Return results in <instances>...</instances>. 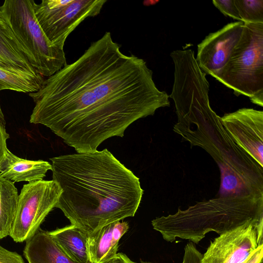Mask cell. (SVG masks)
Listing matches in <instances>:
<instances>
[{
    "label": "cell",
    "instance_id": "8fae6325",
    "mask_svg": "<svg viewBox=\"0 0 263 263\" xmlns=\"http://www.w3.org/2000/svg\"><path fill=\"white\" fill-rule=\"evenodd\" d=\"M129 229L126 221L110 223L88 237L87 248L92 263H108L117 254L119 240Z\"/></svg>",
    "mask_w": 263,
    "mask_h": 263
},
{
    "label": "cell",
    "instance_id": "e0dca14e",
    "mask_svg": "<svg viewBox=\"0 0 263 263\" xmlns=\"http://www.w3.org/2000/svg\"><path fill=\"white\" fill-rule=\"evenodd\" d=\"M17 190L14 182L0 176V239L10 235L14 220Z\"/></svg>",
    "mask_w": 263,
    "mask_h": 263
},
{
    "label": "cell",
    "instance_id": "ba28073f",
    "mask_svg": "<svg viewBox=\"0 0 263 263\" xmlns=\"http://www.w3.org/2000/svg\"><path fill=\"white\" fill-rule=\"evenodd\" d=\"M220 119L234 143L263 167V111L243 108Z\"/></svg>",
    "mask_w": 263,
    "mask_h": 263
},
{
    "label": "cell",
    "instance_id": "ffe728a7",
    "mask_svg": "<svg viewBox=\"0 0 263 263\" xmlns=\"http://www.w3.org/2000/svg\"><path fill=\"white\" fill-rule=\"evenodd\" d=\"M203 254L197 249L193 242L188 243L184 247L182 263H202ZM142 263H152L142 261Z\"/></svg>",
    "mask_w": 263,
    "mask_h": 263
},
{
    "label": "cell",
    "instance_id": "9c48e42d",
    "mask_svg": "<svg viewBox=\"0 0 263 263\" xmlns=\"http://www.w3.org/2000/svg\"><path fill=\"white\" fill-rule=\"evenodd\" d=\"M258 246L256 228L246 224L211 241L202 263H246Z\"/></svg>",
    "mask_w": 263,
    "mask_h": 263
},
{
    "label": "cell",
    "instance_id": "7402d4cb",
    "mask_svg": "<svg viewBox=\"0 0 263 263\" xmlns=\"http://www.w3.org/2000/svg\"><path fill=\"white\" fill-rule=\"evenodd\" d=\"M0 263H25L22 256L16 252L9 251L0 245Z\"/></svg>",
    "mask_w": 263,
    "mask_h": 263
},
{
    "label": "cell",
    "instance_id": "9a60e30c",
    "mask_svg": "<svg viewBox=\"0 0 263 263\" xmlns=\"http://www.w3.org/2000/svg\"><path fill=\"white\" fill-rule=\"evenodd\" d=\"M0 65L35 72L0 9ZM36 73V72H35Z\"/></svg>",
    "mask_w": 263,
    "mask_h": 263
},
{
    "label": "cell",
    "instance_id": "3957f363",
    "mask_svg": "<svg viewBox=\"0 0 263 263\" xmlns=\"http://www.w3.org/2000/svg\"><path fill=\"white\" fill-rule=\"evenodd\" d=\"M246 224L256 228L258 245L262 244L263 194L219 196L152 221L165 240L179 238L196 243L209 232L220 235Z\"/></svg>",
    "mask_w": 263,
    "mask_h": 263
},
{
    "label": "cell",
    "instance_id": "603a6c76",
    "mask_svg": "<svg viewBox=\"0 0 263 263\" xmlns=\"http://www.w3.org/2000/svg\"><path fill=\"white\" fill-rule=\"evenodd\" d=\"M263 256V244L259 245L256 251L246 263H261Z\"/></svg>",
    "mask_w": 263,
    "mask_h": 263
},
{
    "label": "cell",
    "instance_id": "7c38bea8",
    "mask_svg": "<svg viewBox=\"0 0 263 263\" xmlns=\"http://www.w3.org/2000/svg\"><path fill=\"white\" fill-rule=\"evenodd\" d=\"M51 167V164L47 161L23 159L8 149L0 163V176L13 182H31L43 180Z\"/></svg>",
    "mask_w": 263,
    "mask_h": 263
},
{
    "label": "cell",
    "instance_id": "5bb4252c",
    "mask_svg": "<svg viewBox=\"0 0 263 263\" xmlns=\"http://www.w3.org/2000/svg\"><path fill=\"white\" fill-rule=\"evenodd\" d=\"M48 232L62 252L70 260L77 263L90 261L88 236L80 228L71 224Z\"/></svg>",
    "mask_w": 263,
    "mask_h": 263
},
{
    "label": "cell",
    "instance_id": "7a4b0ae2",
    "mask_svg": "<svg viewBox=\"0 0 263 263\" xmlns=\"http://www.w3.org/2000/svg\"><path fill=\"white\" fill-rule=\"evenodd\" d=\"M50 160L52 180L62 190L55 208L88 237L134 216L143 194L139 179L108 150Z\"/></svg>",
    "mask_w": 263,
    "mask_h": 263
},
{
    "label": "cell",
    "instance_id": "5b68a950",
    "mask_svg": "<svg viewBox=\"0 0 263 263\" xmlns=\"http://www.w3.org/2000/svg\"><path fill=\"white\" fill-rule=\"evenodd\" d=\"M33 0H6L0 9L34 71L49 77L66 64L64 50L52 45L35 15Z\"/></svg>",
    "mask_w": 263,
    "mask_h": 263
},
{
    "label": "cell",
    "instance_id": "d6986e66",
    "mask_svg": "<svg viewBox=\"0 0 263 263\" xmlns=\"http://www.w3.org/2000/svg\"><path fill=\"white\" fill-rule=\"evenodd\" d=\"M213 5L224 15L241 21L234 0H214Z\"/></svg>",
    "mask_w": 263,
    "mask_h": 263
},
{
    "label": "cell",
    "instance_id": "30bf717a",
    "mask_svg": "<svg viewBox=\"0 0 263 263\" xmlns=\"http://www.w3.org/2000/svg\"><path fill=\"white\" fill-rule=\"evenodd\" d=\"M243 25L241 21L229 23L198 44L195 58L203 72L214 77L225 65L241 37Z\"/></svg>",
    "mask_w": 263,
    "mask_h": 263
},
{
    "label": "cell",
    "instance_id": "6da1fadb",
    "mask_svg": "<svg viewBox=\"0 0 263 263\" xmlns=\"http://www.w3.org/2000/svg\"><path fill=\"white\" fill-rule=\"evenodd\" d=\"M106 32L76 61L29 93L35 106L30 122L48 127L77 153L91 152L105 140L122 137L136 121L169 106L146 62L127 55Z\"/></svg>",
    "mask_w": 263,
    "mask_h": 263
},
{
    "label": "cell",
    "instance_id": "277c9868",
    "mask_svg": "<svg viewBox=\"0 0 263 263\" xmlns=\"http://www.w3.org/2000/svg\"><path fill=\"white\" fill-rule=\"evenodd\" d=\"M214 78L236 96L263 106V23H244L227 63Z\"/></svg>",
    "mask_w": 263,
    "mask_h": 263
},
{
    "label": "cell",
    "instance_id": "4fadbf2b",
    "mask_svg": "<svg viewBox=\"0 0 263 263\" xmlns=\"http://www.w3.org/2000/svg\"><path fill=\"white\" fill-rule=\"evenodd\" d=\"M23 253L28 263H77L62 252L48 231L40 229L26 241Z\"/></svg>",
    "mask_w": 263,
    "mask_h": 263
},
{
    "label": "cell",
    "instance_id": "ac0fdd59",
    "mask_svg": "<svg viewBox=\"0 0 263 263\" xmlns=\"http://www.w3.org/2000/svg\"><path fill=\"white\" fill-rule=\"evenodd\" d=\"M241 21L263 23V0H234Z\"/></svg>",
    "mask_w": 263,
    "mask_h": 263
},
{
    "label": "cell",
    "instance_id": "cb8c5ba5",
    "mask_svg": "<svg viewBox=\"0 0 263 263\" xmlns=\"http://www.w3.org/2000/svg\"><path fill=\"white\" fill-rule=\"evenodd\" d=\"M108 263H136L130 260L126 255L118 253Z\"/></svg>",
    "mask_w": 263,
    "mask_h": 263
},
{
    "label": "cell",
    "instance_id": "44dd1931",
    "mask_svg": "<svg viewBox=\"0 0 263 263\" xmlns=\"http://www.w3.org/2000/svg\"><path fill=\"white\" fill-rule=\"evenodd\" d=\"M5 126L4 116L0 106V163L8 149L6 142L9 136L6 132Z\"/></svg>",
    "mask_w": 263,
    "mask_h": 263
},
{
    "label": "cell",
    "instance_id": "52a82bcc",
    "mask_svg": "<svg viewBox=\"0 0 263 263\" xmlns=\"http://www.w3.org/2000/svg\"><path fill=\"white\" fill-rule=\"evenodd\" d=\"M62 190L53 180L24 184L18 197L10 236L16 242L26 241L38 231L58 202Z\"/></svg>",
    "mask_w": 263,
    "mask_h": 263
},
{
    "label": "cell",
    "instance_id": "8992f818",
    "mask_svg": "<svg viewBox=\"0 0 263 263\" xmlns=\"http://www.w3.org/2000/svg\"><path fill=\"white\" fill-rule=\"evenodd\" d=\"M106 0H43L36 3V18L54 46L64 50L66 39L85 19L98 15Z\"/></svg>",
    "mask_w": 263,
    "mask_h": 263
},
{
    "label": "cell",
    "instance_id": "2e32d148",
    "mask_svg": "<svg viewBox=\"0 0 263 263\" xmlns=\"http://www.w3.org/2000/svg\"><path fill=\"white\" fill-rule=\"evenodd\" d=\"M44 77L35 72L0 65V91L11 90L25 93L37 91Z\"/></svg>",
    "mask_w": 263,
    "mask_h": 263
}]
</instances>
